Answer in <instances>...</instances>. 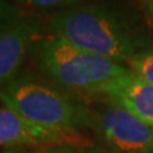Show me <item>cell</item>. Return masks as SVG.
<instances>
[{"label": "cell", "mask_w": 153, "mask_h": 153, "mask_svg": "<svg viewBox=\"0 0 153 153\" xmlns=\"http://www.w3.org/2000/svg\"><path fill=\"white\" fill-rule=\"evenodd\" d=\"M47 30L76 47L126 66L153 49L152 40L140 26L103 5L65 9L50 19Z\"/></svg>", "instance_id": "1"}, {"label": "cell", "mask_w": 153, "mask_h": 153, "mask_svg": "<svg viewBox=\"0 0 153 153\" xmlns=\"http://www.w3.org/2000/svg\"><path fill=\"white\" fill-rule=\"evenodd\" d=\"M36 61L44 75L59 87L78 92H101L129 70L126 65L92 54L50 35L38 40Z\"/></svg>", "instance_id": "2"}, {"label": "cell", "mask_w": 153, "mask_h": 153, "mask_svg": "<svg viewBox=\"0 0 153 153\" xmlns=\"http://www.w3.org/2000/svg\"><path fill=\"white\" fill-rule=\"evenodd\" d=\"M0 102L26 120L50 130L79 134L89 126V111L35 76L19 73L0 88Z\"/></svg>", "instance_id": "3"}, {"label": "cell", "mask_w": 153, "mask_h": 153, "mask_svg": "<svg viewBox=\"0 0 153 153\" xmlns=\"http://www.w3.org/2000/svg\"><path fill=\"white\" fill-rule=\"evenodd\" d=\"M89 126L111 153H153V125L117 105L89 111Z\"/></svg>", "instance_id": "4"}, {"label": "cell", "mask_w": 153, "mask_h": 153, "mask_svg": "<svg viewBox=\"0 0 153 153\" xmlns=\"http://www.w3.org/2000/svg\"><path fill=\"white\" fill-rule=\"evenodd\" d=\"M41 22L33 16H22L0 32V88L19 74L27 54L36 46Z\"/></svg>", "instance_id": "5"}, {"label": "cell", "mask_w": 153, "mask_h": 153, "mask_svg": "<svg viewBox=\"0 0 153 153\" xmlns=\"http://www.w3.org/2000/svg\"><path fill=\"white\" fill-rule=\"evenodd\" d=\"M79 134H66L36 125L5 106L0 107V147L44 148L79 143Z\"/></svg>", "instance_id": "6"}, {"label": "cell", "mask_w": 153, "mask_h": 153, "mask_svg": "<svg viewBox=\"0 0 153 153\" xmlns=\"http://www.w3.org/2000/svg\"><path fill=\"white\" fill-rule=\"evenodd\" d=\"M108 101L153 125V84L129 69L101 89Z\"/></svg>", "instance_id": "7"}, {"label": "cell", "mask_w": 153, "mask_h": 153, "mask_svg": "<svg viewBox=\"0 0 153 153\" xmlns=\"http://www.w3.org/2000/svg\"><path fill=\"white\" fill-rule=\"evenodd\" d=\"M128 68L153 84V49L129 61Z\"/></svg>", "instance_id": "8"}, {"label": "cell", "mask_w": 153, "mask_h": 153, "mask_svg": "<svg viewBox=\"0 0 153 153\" xmlns=\"http://www.w3.org/2000/svg\"><path fill=\"white\" fill-rule=\"evenodd\" d=\"M40 153H111L103 151L101 148L85 146L80 143H70V144H57L40 148Z\"/></svg>", "instance_id": "9"}, {"label": "cell", "mask_w": 153, "mask_h": 153, "mask_svg": "<svg viewBox=\"0 0 153 153\" xmlns=\"http://www.w3.org/2000/svg\"><path fill=\"white\" fill-rule=\"evenodd\" d=\"M23 14L8 0H0V32L13 25Z\"/></svg>", "instance_id": "10"}, {"label": "cell", "mask_w": 153, "mask_h": 153, "mask_svg": "<svg viewBox=\"0 0 153 153\" xmlns=\"http://www.w3.org/2000/svg\"><path fill=\"white\" fill-rule=\"evenodd\" d=\"M17 1L36 9H55L74 5L79 0H17Z\"/></svg>", "instance_id": "11"}, {"label": "cell", "mask_w": 153, "mask_h": 153, "mask_svg": "<svg viewBox=\"0 0 153 153\" xmlns=\"http://www.w3.org/2000/svg\"><path fill=\"white\" fill-rule=\"evenodd\" d=\"M1 153H40V148H5Z\"/></svg>", "instance_id": "12"}, {"label": "cell", "mask_w": 153, "mask_h": 153, "mask_svg": "<svg viewBox=\"0 0 153 153\" xmlns=\"http://www.w3.org/2000/svg\"><path fill=\"white\" fill-rule=\"evenodd\" d=\"M143 8H144V12L148 19H149L151 25L153 26V1H144L143 3Z\"/></svg>", "instance_id": "13"}, {"label": "cell", "mask_w": 153, "mask_h": 153, "mask_svg": "<svg viewBox=\"0 0 153 153\" xmlns=\"http://www.w3.org/2000/svg\"><path fill=\"white\" fill-rule=\"evenodd\" d=\"M144 1H153V0H144Z\"/></svg>", "instance_id": "14"}]
</instances>
